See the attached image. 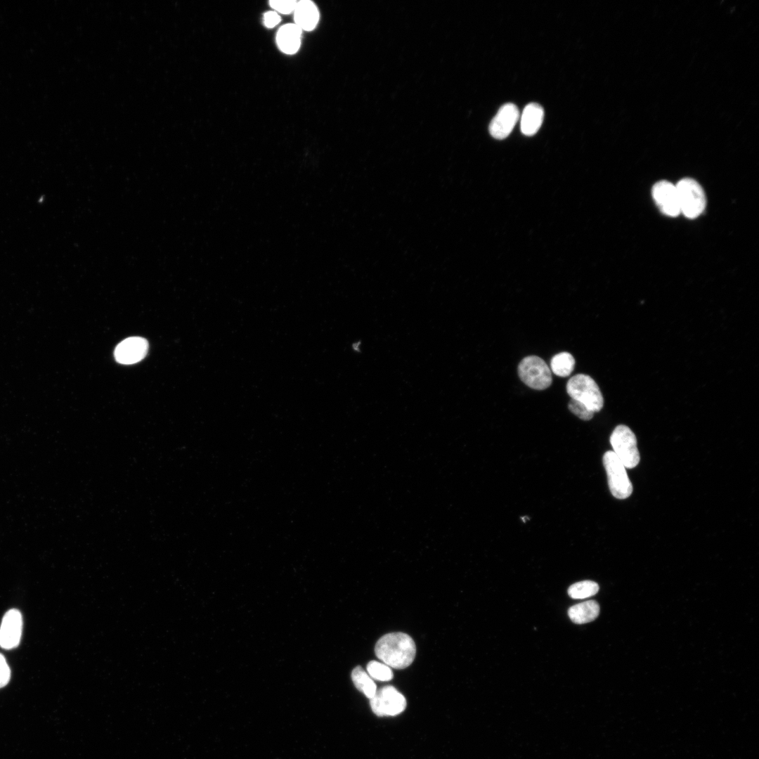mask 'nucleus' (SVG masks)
<instances>
[{"instance_id":"4468645a","label":"nucleus","mask_w":759,"mask_h":759,"mask_svg":"<svg viewBox=\"0 0 759 759\" xmlns=\"http://www.w3.org/2000/svg\"><path fill=\"white\" fill-rule=\"evenodd\" d=\"M294 12L295 24L306 31L313 30L319 20V13L316 5L310 1H297Z\"/></svg>"},{"instance_id":"6ab92c4d","label":"nucleus","mask_w":759,"mask_h":759,"mask_svg":"<svg viewBox=\"0 0 759 759\" xmlns=\"http://www.w3.org/2000/svg\"><path fill=\"white\" fill-rule=\"evenodd\" d=\"M368 674L371 678L379 681H389L393 678V672L389 666L376 661H370L366 667Z\"/></svg>"},{"instance_id":"f3484780","label":"nucleus","mask_w":759,"mask_h":759,"mask_svg":"<svg viewBox=\"0 0 759 759\" xmlns=\"http://www.w3.org/2000/svg\"><path fill=\"white\" fill-rule=\"evenodd\" d=\"M575 359L568 352H561L554 355L550 361L552 371L559 377H568L574 369Z\"/></svg>"},{"instance_id":"f257e3e1","label":"nucleus","mask_w":759,"mask_h":759,"mask_svg":"<svg viewBox=\"0 0 759 759\" xmlns=\"http://www.w3.org/2000/svg\"><path fill=\"white\" fill-rule=\"evenodd\" d=\"M375 652L377 657L390 668L403 669L414 661L416 647L413 638L408 634L391 632L378 640Z\"/></svg>"},{"instance_id":"a211bd4d","label":"nucleus","mask_w":759,"mask_h":759,"mask_svg":"<svg viewBox=\"0 0 759 759\" xmlns=\"http://www.w3.org/2000/svg\"><path fill=\"white\" fill-rule=\"evenodd\" d=\"M598 590L597 583L583 580L571 585L568 589V594L573 599H584L595 595Z\"/></svg>"},{"instance_id":"0eeeda50","label":"nucleus","mask_w":759,"mask_h":759,"mask_svg":"<svg viewBox=\"0 0 759 759\" xmlns=\"http://www.w3.org/2000/svg\"><path fill=\"white\" fill-rule=\"evenodd\" d=\"M370 706L377 716H393L405 710L406 700L395 687L387 685L376 691L370 699Z\"/></svg>"},{"instance_id":"20e7f679","label":"nucleus","mask_w":759,"mask_h":759,"mask_svg":"<svg viewBox=\"0 0 759 759\" xmlns=\"http://www.w3.org/2000/svg\"><path fill=\"white\" fill-rule=\"evenodd\" d=\"M613 452L625 468H633L640 462V453L637 447L635 434L627 426L620 424L610 436Z\"/></svg>"},{"instance_id":"5701e85b","label":"nucleus","mask_w":759,"mask_h":759,"mask_svg":"<svg viewBox=\"0 0 759 759\" xmlns=\"http://www.w3.org/2000/svg\"><path fill=\"white\" fill-rule=\"evenodd\" d=\"M280 21L279 15L274 11H268L264 15V22L267 27H273Z\"/></svg>"},{"instance_id":"aec40b11","label":"nucleus","mask_w":759,"mask_h":759,"mask_svg":"<svg viewBox=\"0 0 759 759\" xmlns=\"http://www.w3.org/2000/svg\"><path fill=\"white\" fill-rule=\"evenodd\" d=\"M568 406L572 413L583 420H590L593 417L594 412L578 401L571 398Z\"/></svg>"},{"instance_id":"dca6fc26","label":"nucleus","mask_w":759,"mask_h":759,"mask_svg":"<svg viewBox=\"0 0 759 759\" xmlns=\"http://www.w3.org/2000/svg\"><path fill=\"white\" fill-rule=\"evenodd\" d=\"M351 680L356 687L368 698L371 699L377 691L376 685L364 669L358 666L351 672Z\"/></svg>"},{"instance_id":"2eb2a0df","label":"nucleus","mask_w":759,"mask_h":759,"mask_svg":"<svg viewBox=\"0 0 759 759\" xmlns=\"http://www.w3.org/2000/svg\"><path fill=\"white\" fill-rule=\"evenodd\" d=\"M599 606L594 600L573 605L568 610L570 619L575 623L583 624L594 621L599 615Z\"/></svg>"},{"instance_id":"39448f33","label":"nucleus","mask_w":759,"mask_h":759,"mask_svg":"<svg viewBox=\"0 0 759 759\" xmlns=\"http://www.w3.org/2000/svg\"><path fill=\"white\" fill-rule=\"evenodd\" d=\"M518 374L526 385L536 390L547 389L552 381L550 368L537 356L523 358L518 365Z\"/></svg>"},{"instance_id":"7ed1b4c3","label":"nucleus","mask_w":759,"mask_h":759,"mask_svg":"<svg viewBox=\"0 0 759 759\" xmlns=\"http://www.w3.org/2000/svg\"><path fill=\"white\" fill-rule=\"evenodd\" d=\"M680 213L686 217L694 219L699 216L706 207V200L701 185L691 178H685L675 185Z\"/></svg>"},{"instance_id":"412c9836","label":"nucleus","mask_w":759,"mask_h":759,"mask_svg":"<svg viewBox=\"0 0 759 759\" xmlns=\"http://www.w3.org/2000/svg\"><path fill=\"white\" fill-rule=\"evenodd\" d=\"M269 4L278 12L288 14L294 11L297 1L294 0H273L269 1Z\"/></svg>"},{"instance_id":"ddd939ff","label":"nucleus","mask_w":759,"mask_h":759,"mask_svg":"<svg viewBox=\"0 0 759 759\" xmlns=\"http://www.w3.org/2000/svg\"><path fill=\"white\" fill-rule=\"evenodd\" d=\"M301 30L296 24H287L278 30L276 41L280 49L287 54L296 53L301 44Z\"/></svg>"},{"instance_id":"9b49d317","label":"nucleus","mask_w":759,"mask_h":759,"mask_svg":"<svg viewBox=\"0 0 759 759\" xmlns=\"http://www.w3.org/2000/svg\"><path fill=\"white\" fill-rule=\"evenodd\" d=\"M148 343L143 337H131L121 342L115 350L116 361L122 364H134L147 354Z\"/></svg>"},{"instance_id":"f8f14e48","label":"nucleus","mask_w":759,"mask_h":759,"mask_svg":"<svg viewBox=\"0 0 759 759\" xmlns=\"http://www.w3.org/2000/svg\"><path fill=\"white\" fill-rule=\"evenodd\" d=\"M543 117L544 110L539 104H528L521 116L520 127L522 134L526 136L534 135L541 126Z\"/></svg>"},{"instance_id":"9d476101","label":"nucleus","mask_w":759,"mask_h":759,"mask_svg":"<svg viewBox=\"0 0 759 759\" xmlns=\"http://www.w3.org/2000/svg\"><path fill=\"white\" fill-rule=\"evenodd\" d=\"M519 117L517 107L512 103L501 106L489 125L491 135L496 139H504L509 136Z\"/></svg>"},{"instance_id":"423d86ee","label":"nucleus","mask_w":759,"mask_h":759,"mask_svg":"<svg viewBox=\"0 0 759 759\" xmlns=\"http://www.w3.org/2000/svg\"><path fill=\"white\" fill-rule=\"evenodd\" d=\"M603 464L606 469L608 484L611 494L618 499H625L632 492V486L628 476L625 467L612 450L603 455Z\"/></svg>"},{"instance_id":"f03ea898","label":"nucleus","mask_w":759,"mask_h":759,"mask_svg":"<svg viewBox=\"0 0 759 759\" xmlns=\"http://www.w3.org/2000/svg\"><path fill=\"white\" fill-rule=\"evenodd\" d=\"M569 396L585 405L594 413L603 408L604 399L595 381L589 375L578 374L571 377L566 384Z\"/></svg>"},{"instance_id":"4be33fe9","label":"nucleus","mask_w":759,"mask_h":759,"mask_svg":"<svg viewBox=\"0 0 759 759\" xmlns=\"http://www.w3.org/2000/svg\"><path fill=\"white\" fill-rule=\"evenodd\" d=\"M11 678V670L5 657L0 654V688L6 686Z\"/></svg>"},{"instance_id":"1a4fd4ad","label":"nucleus","mask_w":759,"mask_h":759,"mask_svg":"<svg viewBox=\"0 0 759 759\" xmlns=\"http://www.w3.org/2000/svg\"><path fill=\"white\" fill-rule=\"evenodd\" d=\"M654 201L662 213L669 216L680 214L676 186L667 181H660L652 188Z\"/></svg>"},{"instance_id":"6e6552de","label":"nucleus","mask_w":759,"mask_h":759,"mask_svg":"<svg viewBox=\"0 0 759 759\" xmlns=\"http://www.w3.org/2000/svg\"><path fill=\"white\" fill-rule=\"evenodd\" d=\"M22 618L16 609L8 610L4 616L0 626V647L4 649L17 647L20 642Z\"/></svg>"}]
</instances>
